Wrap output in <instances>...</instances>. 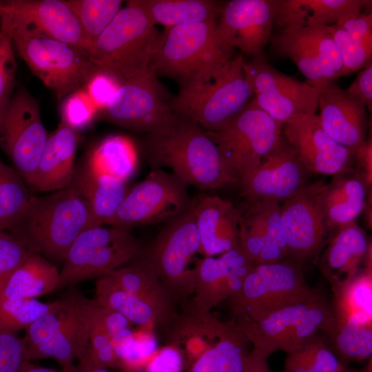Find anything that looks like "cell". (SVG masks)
I'll use <instances>...</instances> for the list:
<instances>
[{
  "label": "cell",
  "instance_id": "obj_1",
  "mask_svg": "<svg viewBox=\"0 0 372 372\" xmlns=\"http://www.w3.org/2000/svg\"><path fill=\"white\" fill-rule=\"evenodd\" d=\"M145 149L154 169L168 167L187 185L205 191L234 183L225 172L216 144L205 130L187 116L178 114L168 127L147 134Z\"/></svg>",
  "mask_w": 372,
  "mask_h": 372
},
{
  "label": "cell",
  "instance_id": "obj_2",
  "mask_svg": "<svg viewBox=\"0 0 372 372\" xmlns=\"http://www.w3.org/2000/svg\"><path fill=\"white\" fill-rule=\"evenodd\" d=\"M101 226L87 200L72 183L44 196H31L11 233L33 251L63 261L85 230Z\"/></svg>",
  "mask_w": 372,
  "mask_h": 372
},
{
  "label": "cell",
  "instance_id": "obj_3",
  "mask_svg": "<svg viewBox=\"0 0 372 372\" xmlns=\"http://www.w3.org/2000/svg\"><path fill=\"white\" fill-rule=\"evenodd\" d=\"M243 54L203 70L180 86L169 101L173 111L205 130L228 122L247 105L253 94L242 69Z\"/></svg>",
  "mask_w": 372,
  "mask_h": 372
},
{
  "label": "cell",
  "instance_id": "obj_4",
  "mask_svg": "<svg viewBox=\"0 0 372 372\" xmlns=\"http://www.w3.org/2000/svg\"><path fill=\"white\" fill-rule=\"evenodd\" d=\"M172 341L188 372H243L251 343L232 318L210 313L187 314L175 327Z\"/></svg>",
  "mask_w": 372,
  "mask_h": 372
},
{
  "label": "cell",
  "instance_id": "obj_5",
  "mask_svg": "<svg viewBox=\"0 0 372 372\" xmlns=\"http://www.w3.org/2000/svg\"><path fill=\"white\" fill-rule=\"evenodd\" d=\"M160 34L134 0L127 1L91 46L88 56L119 82L149 71Z\"/></svg>",
  "mask_w": 372,
  "mask_h": 372
},
{
  "label": "cell",
  "instance_id": "obj_6",
  "mask_svg": "<svg viewBox=\"0 0 372 372\" xmlns=\"http://www.w3.org/2000/svg\"><path fill=\"white\" fill-rule=\"evenodd\" d=\"M12 43L31 72L61 101L83 87L99 70L83 50L34 27H14Z\"/></svg>",
  "mask_w": 372,
  "mask_h": 372
},
{
  "label": "cell",
  "instance_id": "obj_7",
  "mask_svg": "<svg viewBox=\"0 0 372 372\" xmlns=\"http://www.w3.org/2000/svg\"><path fill=\"white\" fill-rule=\"evenodd\" d=\"M282 127L252 100L223 125L206 132L218 148L228 176L242 185L279 143Z\"/></svg>",
  "mask_w": 372,
  "mask_h": 372
},
{
  "label": "cell",
  "instance_id": "obj_8",
  "mask_svg": "<svg viewBox=\"0 0 372 372\" xmlns=\"http://www.w3.org/2000/svg\"><path fill=\"white\" fill-rule=\"evenodd\" d=\"M306 282L302 265L291 258L256 264L228 300L233 314L260 320L276 311L318 297Z\"/></svg>",
  "mask_w": 372,
  "mask_h": 372
},
{
  "label": "cell",
  "instance_id": "obj_9",
  "mask_svg": "<svg viewBox=\"0 0 372 372\" xmlns=\"http://www.w3.org/2000/svg\"><path fill=\"white\" fill-rule=\"evenodd\" d=\"M194 202L186 213L167 222L152 243L141 248L137 258L157 276L174 300L193 295L196 287L193 257L200 252Z\"/></svg>",
  "mask_w": 372,
  "mask_h": 372
},
{
  "label": "cell",
  "instance_id": "obj_10",
  "mask_svg": "<svg viewBox=\"0 0 372 372\" xmlns=\"http://www.w3.org/2000/svg\"><path fill=\"white\" fill-rule=\"evenodd\" d=\"M216 26L207 21L165 28L151 60L156 75L171 77L180 86L203 70L230 59L218 41Z\"/></svg>",
  "mask_w": 372,
  "mask_h": 372
},
{
  "label": "cell",
  "instance_id": "obj_11",
  "mask_svg": "<svg viewBox=\"0 0 372 372\" xmlns=\"http://www.w3.org/2000/svg\"><path fill=\"white\" fill-rule=\"evenodd\" d=\"M141 248L129 231L103 225L89 228L68 249L56 291L110 274L135 259Z\"/></svg>",
  "mask_w": 372,
  "mask_h": 372
},
{
  "label": "cell",
  "instance_id": "obj_12",
  "mask_svg": "<svg viewBox=\"0 0 372 372\" xmlns=\"http://www.w3.org/2000/svg\"><path fill=\"white\" fill-rule=\"evenodd\" d=\"M187 186L173 173L153 169L143 180L130 187L107 225L130 231L136 227L176 218L192 207L194 199Z\"/></svg>",
  "mask_w": 372,
  "mask_h": 372
},
{
  "label": "cell",
  "instance_id": "obj_13",
  "mask_svg": "<svg viewBox=\"0 0 372 372\" xmlns=\"http://www.w3.org/2000/svg\"><path fill=\"white\" fill-rule=\"evenodd\" d=\"M242 69L253 101L274 120L283 125L316 114L320 90L279 72L263 54L243 61Z\"/></svg>",
  "mask_w": 372,
  "mask_h": 372
},
{
  "label": "cell",
  "instance_id": "obj_14",
  "mask_svg": "<svg viewBox=\"0 0 372 372\" xmlns=\"http://www.w3.org/2000/svg\"><path fill=\"white\" fill-rule=\"evenodd\" d=\"M101 112L112 123L147 134L165 130L178 117L152 68L120 82L117 91Z\"/></svg>",
  "mask_w": 372,
  "mask_h": 372
},
{
  "label": "cell",
  "instance_id": "obj_15",
  "mask_svg": "<svg viewBox=\"0 0 372 372\" xmlns=\"http://www.w3.org/2000/svg\"><path fill=\"white\" fill-rule=\"evenodd\" d=\"M48 137L38 100L19 88L0 112V147L28 185L33 184Z\"/></svg>",
  "mask_w": 372,
  "mask_h": 372
},
{
  "label": "cell",
  "instance_id": "obj_16",
  "mask_svg": "<svg viewBox=\"0 0 372 372\" xmlns=\"http://www.w3.org/2000/svg\"><path fill=\"white\" fill-rule=\"evenodd\" d=\"M270 41L278 54L295 63L309 85L321 90L340 77L342 61L328 25H291Z\"/></svg>",
  "mask_w": 372,
  "mask_h": 372
},
{
  "label": "cell",
  "instance_id": "obj_17",
  "mask_svg": "<svg viewBox=\"0 0 372 372\" xmlns=\"http://www.w3.org/2000/svg\"><path fill=\"white\" fill-rule=\"evenodd\" d=\"M277 0H232L222 9L216 34L221 47L231 54L234 48L255 56L270 41Z\"/></svg>",
  "mask_w": 372,
  "mask_h": 372
},
{
  "label": "cell",
  "instance_id": "obj_18",
  "mask_svg": "<svg viewBox=\"0 0 372 372\" xmlns=\"http://www.w3.org/2000/svg\"><path fill=\"white\" fill-rule=\"evenodd\" d=\"M324 180L308 184L282 203V225L288 258L300 263L322 245L327 227L321 207Z\"/></svg>",
  "mask_w": 372,
  "mask_h": 372
},
{
  "label": "cell",
  "instance_id": "obj_19",
  "mask_svg": "<svg viewBox=\"0 0 372 372\" xmlns=\"http://www.w3.org/2000/svg\"><path fill=\"white\" fill-rule=\"evenodd\" d=\"M60 315L52 335L27 361L51 358L65 369L87 350L96 300L71 289L61 298Z\"/></svg>",
  "mask_w": 372,
  "mask_h": 372
},
{
  "label": "cell",
  "instance_id": "obj_20",
  "mask_svg": "<svg viewBox=\"0 0 372 372\" xmlns=\"http://www.w3.org/2000/svg\"><path fill=\"white\" fill-rule=\"evenodd\" d=\"M256 265L239 244L218 258L205 256L198 259L195 264L194 298L187 311L198 314L210 313L214 307L239 291Z\"/></svg>",
  "mask_w": 372,
  "mask_h": 372
},
{
  "label": "cell",
  "instance_id": "obj_21",
  "mask_svg": "<svg viewBox=\"0 0 372 372\" xmlns=\"http://www.w3.org/2000/svg\"><path fill=\"white\" fill-rule=\"evenodd\" d=\"M308 173L294 149L282 136L241 185L242 194L250 203L265 199L282 203L309 184Z\"/></svg>",
  "mask_w": 372,
  "mask_h": 372
},
{
  "label": "cell",
  "instance_id": "obj_22",
  "mask_svg": "<svg viewBox=\"0 0 372 372\" xmlns=\"http://www.w3.org/2000/svg\"><path fill=\"white\" fill-rule=\"evenodd\" d=\"M282 135L310 172L335 176L352 169L353 153L324 131L316 114L285 123Z\"/></svg>",
  "mask_w": 372,
  "mask_h": 372
},
{
  "label": "cell",
  "instance_id": "obj_23",
  "mask_svg": "<svg viewBox=\"0 0 372 372\" xmlns=\"http://www.w3.org/2000/svg\"><path fill=\"white\" fill-rule=\"evenodd\" d=\"M280 204L265 199L250 203L240 216L239 245L256 264L273 263L288 258L282 225Z\"/></svg>",
  "mask_w": 372,
  "mask_h": 372
},
{
  "label": "cell",
  "instance_id": "obj_24",
  "mask_svg": "<svg viewBox=\"0 0 372 372\" xmlns=\"http://www.w3.org/2000/svg\"><path fill=\"white\" fill-rule=\"evenodd\" d=\"M0 6L3 12L10 17L14 27L30 25L88 54L90 48L88 41L65 0L0 1Z\"/></svg>",
  "mask_w": 372,
  "mask_h": 372
},
{
  "label": "cell",
  "instance_id": "obj_25",
  "mask_svg": "<svg viewBox=\"0 0 372 372\" xmlns=\"http://www.w3.org/2000/svg\"><path fill=\"white\" fill-rule=\"evenodd\" d=\"M318 115L324 131L353 153L366 139V106L335 84L320 90Z\"/></svg>",
  "mask_w": 372,
  "mask_h": 372
},
{
  "label": "cell",
  "instance_id": "obj_26",
  "mask_svg": "<svg viewBox=\"0 0 372 372\" xmlns=\"http://www.w3.org/2000/svg\"><path fill=\"white\" fill-rule=\"evenodd\" d=\"M196 224L200 238V252L214 256L239 244L241 214L233 204L218 196L203 194L194 199Z\"/></svg>",
  "mask_w": 372,
  "mask_h": 372
},
{
  "label": "cell",
  "instance_id": "obj_27",
  "mask_svg": "<svg viewBox=\"0 0 372 372\" xmlns=\"http://www.w3.org/2000/svg\"><path fill=\"white\" fill-rule=\"evenodd\" d=\"M371 267V246L355 221L338 228L322 258L320 269L331 287Z\"/></svg>",
  "mask_w": 372,
  "mask_h": 372
},
{
  "label": "cell",
  "instance_id": "obj_28",
  "mask_svg": "<svg viewBox=\"0 0 372 372\" xmlns=\"http://www.w3.org/2000/svg\"><path fill=\"white\" fill-rule=\"evenodd\" d=\"M79 134L60 122L48 135L35 171L32 186L41 192L68 187L74 178Z\"/></svg>",
  "mask_w": 372,
  "mask_h": 372
},
{
  "label": "cell",
  "instance_id": "obj_29",
  "mask_svg": "<svg viewBox=\"0 0 372 372\" xmlns=\"http://www.w3.org/2000/svg\"><path fill=\"white\" fill-rule=\"evenodd\" d=\"M368 187L352 169L333 176L321 194V207L327 229L355 221L366 205Z\"/></svg>",
  "mask_w": 372,
  "mask_h": 372
},
{
  "label": "cell",
  "instance_id": "obj_30",
  "mask_svg": "<svg viewBox=\"0 0 372 372\" xmlns=\"http://www.w3.org/2000/svg\"><path fill=\"white\" fill-rule=\"evenodd\" d=\"M320 296L276 311L260 320L240 313L233 314V319L252 345V350L268 358L281 351L294 324Z\"/></svg>",
  "mask_w": 372,
  "mask_h": 372
},
{
  "label": "cell",
  "instance_id": "obj_31",
  "mask_svg": "<svg viewBox=\"0 0 372 372\" xmlns=\"http://www.w3.org/2000/svg\"><path fill=\"white\" fill-rule=\"evenodd\" d=\"M371 3L364 0H277L273 25H329Z\"/></svg>",
  "mask_w": 372,
  "mask_h": 372
},
{
  "label": "cell",
  "instance_id": "obj_32",
  "mask_svg": "<svg viewBox=\"0 0 372 372\" xmlns=\"http://www.w3.org/2000/svg\"><path fill=\"white\" fill-rule=\"evenodd\" d=\"M71 183L87 200L101 225L115 216L130 188L127 181L93 172L86 163L75 169Z\"/></svg>",
  "mask_w": 372,
  "mask_h": 372
},
{
  "label": "cell",
  "instance_id": "obj_33",
  "mask_svg": "<svg viewBox=\"0 0 372 372\" xmlns=\"http://www.w3.org/2000/svg\"><path fill=\"white\" fill-rule=\"evenodd\" d=\"M60 271L41 254L32 253L0 291V299L36 298L56 291Z\"/></svg>",
  "mask_w": 372,
  "mask_h": 372
},
{
  "label": "cell",
  "instance_id": "obj_34",
  "mask_svg": "<svg viewBox=\"0 0 372 372\" xmlns=\"http://www.w3.org/2000/svg\"><path fill=\"white\" fill-rule=\"evenodd\" d=\"M94 300L102 307L122 314L132 324L168 327L173 322L156 308L123 289L109 274L97 279Z\"/></svg>",
  "mask_w": 372,
  "mask_h": 372
},
{
  "label": "cell",
  "instance_id": "obj_35",
  "mask_svg": "<svg viewBox=\"0 0 372 372\" xmlns=\"http://www.w3.org/2000/svg\"><path fill=\"white\" fill-rule=\"evenodd\" d=\"M127 292L136 296L165 314L172 320L177 317L174 300L157 276L140 259L109 274Z\"/></svg>",
  "mask_w": 372,
  "mask_h": 372
},
{
  "label": "cell",
  "instance_id": "obj_36",
  "mask_svg": "<svg viewBox=\"0 0 372 372\" xmlns=\"http://www.w3.org/2000/svg\"><path fill=\"white\" fill-rule=\"evenodd\" d=\"M155 24L169 28L177 25L215 21L220 15V3L209 0H134Z\"/></svg>",
  "mask_w": 372,
  "mask_h": 372
},
{
  "label": "cell",
  "instance_id": "obj_37",
  "mask_svg": "<svg viewBox=\"0 0 372 372\" xmlns=\"http://www.w3.org/2000/svg\"><path fill=\"white\" fill-rule=\"evenodd\" d=\"M331 287L335 322L354 320L372 324L371 267H366L349 280Z\"/></svg>",
  "mask_w": 372,
  "mask_h": 372
},
{
  "label": "cell",
  "instance_id": "obj_38",
  "mask_svg": "<svg viewBox=\"0 0 372 372\" xmlns=\"http://www.w3.org/2000/svg\"><path fill=\"white\" fill-rule=\"evenodd\" d=\"M85 163L93 172L128 181L137 169L136 147L126 136H109L93 148Z\"/></svg>",
  "mask_w": 372,
  "mask_h": 372
},
{
  "label": "cell",
  "instance_id": "obj_39",
  "mask_svg": "<svg viewBox=\"0 0 372 372\" xmlns=\"http://www.w3.org/2000/svg\"><path fill=\"white\" fill-rule=\"evenodd\" d=\"M328 337L331 349L344 366L371 357L372 325L352 320L334 322Z\"/></svg>",
  "mask_w": 372,
  "mask_h": 372
},
{
  "label": "cell",
  "instance_id": "obj_40",
  "mask_svg": "<svg viewBox=\"0 0 372 372\" xmlns=\"http://www.w3.org/2000/svg\"><path fill=\"white\" fill-rule=\"evenodd\" d=\"M344 366L325 338L316 333L288 353L284 372H342Z\"/></svg>",
  "mask_w": 372,
  "mask_h": 372
},
{
  "label": "cell",
  "instance_id": "obj_41",
  "mask_svg": "<svg viewBox=\"0 0 372 372\" xmlns=\"http://www.w3.org/2000/svg\"><path fill=\"white\" fill-rule=\"evenodd\" d=\"M25 182L14 167L0 160V231L11 232L31 197Z\"/></svg>",
  "mask_w": 372,
  "mask_h": 372
},
{
  "label": "cell",
  "instance_id": "obj_42",
  "mask_svg": "<svg viewBox=\"0 0 372 372\" xmlns=\"http://www.w3.org/2000/svg\"><path fill=\"white\" fill-rule=\"evenodd\" d=\"M334 322L333 309L321 295L294 324L282 343L281 351L291 353L318 331L329 336L333 330Z\"/></svg>",
  "mask_w": 372,
  "mask_h": 372
},
{
  "label": "cell",
  "instance_id": "obj_43",
  "mask_svg": "<svg viewBox=\"0 0 372 372\" xmlns=\"http://www.w3.org/2000/svg\"><path fill=\"white\" fill-rule=\"evenodd\" d=\"M65 1L76 17L90 48L122 8L123 3L121 0Z\"/></svg>",
  "mask_w": 372,
  "mask_h": 372
},
{
  "label": "cell",
  "instance_id": "obj_44",
  "mask_svg": "<svg viewBox=\"0 0 372 372\" xmlns=\"http://www.w3.org/2000/svg\"><path fill=\"white\" fill-rule=\"evenodd\" d=\"M56 304V301L43 302L37 298L0 299V331L17 334L52 309Z\"/></svg>",
  "mask_w": 372,
  "mask_h": 372
},
{
  "label": "cell",
  "instance_id": "obj_45",
  "mask_svg": "<svg viewBox=\"0 0 372 372\" xmlns=\"http://www.w3.org/2000/svg\"><path fill=\"white\" fill-rule=\"evenodd\" d=\"M87 353L96 366L121 370L120 359L101 320L97 302L92 316Z\"/></svg>",
  "mask_w": 372,
  "mask_h": 372
},
{
  "label": "cell",
  "instance_id": "obj_46",
  "mask_svg": "<svg viewBox=\"0 0 372 372\" xmlns=\"http://www.w3.org/2000/svg\"><path fill=\"white\" fill-rule=\"evenodd\" d=\"M342 61L341 76L362 70L371 62L372 50L355 41L350 35L336 24L328 25Z\"/></svg>",
  "mask_w": 372,
  "mask_h": 372
},
{
  "label": "cell",
  "instance_id": "obj_47",
  "mask_svg": "<svg viewBox=\"0 0 372 372\" xmlns=\"http://www.w3.org/2000/svg\"><path fill=\"white\" fill-rule=\"evenodd\" d=\"M97 112V108L82 87L63 99L61 121L78 132L91 124Z\"/></svg>",
  "mask_w": 372,
  "mask_h": 372
},
{
  "label": "cell",
  "instance_id": "obj_48",
  "mask_svg": "<svg viewBox=\"0 0 372 372\" xmlns=\"http://www.w3.org/2000/svg\"><path fill=\"white\" fill-rule=\"evenodd\" d=\"M33 252L11 232L0 231V291L13 272Z\"/></svg>",
  "mask_w": 372,
  "mask_h": 372
},
{
  "label": "cell",
  "instance_id": "obj_49",
  "mask_svg": "<svg viewBox=\"0 0 372 372\" xmlns=\"http://www.w3.org/2000/svg\"><path fill=\"white\" fill-rule=\"evenodd\" d=\"M119 84L114 76L99 70L83 88L98 111L101 112L109 103L117 91Z\"/></svg>",
  "mask_w": 372,
  "mask_h": 372
},
{
  "label": "cell",
  "instance_id": "obj_50",
  "mask_svg": "<svg viewBox=\"0 0 372 372\" xmlns=\"http://www.w3.org/2000/svg\"><path fill=\"white\" fill-rule=\"evenodd\" d=\"M25 353L22 338L15 333L0 331V372H17L25 361Z\"/></svg>",
  "mask_w": 372,
  "mask_h": 372
},
{
  "label": "cell",
  "instance_id": "obj_51",
  "mask_svg": "<svg viewBox=\"0 0 372 372\" xmlns=\"http://www.w3.org/2000/svg\"><path fill=\"white\" fill-rule=\"evenodd\" d=\"M344 29L356 42L372 50V14H362L360 11L351 12L336 23Z\"/></svg>",
  "mask_w": 372,
  "mask_h": 372
},
{
  "label": "cell",
  "instance_id": "obj_52",
  "mask_svg": "<svg viewBox=\"0 0 372 372\" xmlns=\"http://www.w3.org/2000/svg\"><path fill=\"white\" fill-rule=\"evenodd\" d=\"M144 372H181L183 363L178 350L169 344L149 356Z\"/></svg>",
  "mask_w": 372,
  "mask_h": 372
},
{
  "label": "cell",
  "instance_id": "obj_53",
  "mask_svg": "<svg viewBox=\"0 0 372 372\" xmlns=\"http://www.w3.org/2000/svg\"><path fill=\"white\" fill-rule=\"evenodd\" d=\"M346 92L367 107H372V63L367 64L360 70L358 75L345 90Z\"/></svg>",
  "mask_w": 372,
  "mask_h": 372
},
{
  "label": "cell",
  "instance_id": "obj_54",
  "mask_svg": "<svg viewBox=\"0 0 372 372\" xmlns=\"http://www.w3.org/2000/svg\"><path fill=\"white\" fill-rule=\"evenodd\" d=\"M354 158L358 163V172L363 177L367 187L372 182V141L366 139L364 143L353 152Z\"/></svg>",
  "mask_w": 372,
  "mask_h": 372
},
{
  "label": "cell",
  "instance_id": "obj_55",
  "mask_svg": "<svg viewBox=\"0 0 372 372\" xmlns=\"http://www.w3.org/2000/svg\"><path fill=\"white\" fill-rule=\"evenodd\" d=\"M16 70L0 61V112L10 99Z\"/></svg>",
  "mask_w": 372,
  "mask_h": 372
},
{
  "label": "cell",
  "instance_id": "obj_56",
  "mask_svg": "<svg viewBox=\"0 0 372 372\" xmlns=\"http://www.w3.org/2000/svg\"><path fill=\"white\" fill-rule=\"evenodd\" d=\"M267 359L251 349L247 357L243 372H271Z\"/></svg>",
  "mask_w": 372,
  "mask_h": 372
},
{
  "label": "cell",
  "instance_id": "obj_57",
  "mask_svg": "<svg viewBox=\"0 0 372 372\" xmlns=\"http://www.w3.org/2000/svg\"><path fill=\"white\" fill-rule=\"evenodd\" d=\"M78 360L77 364L62 369V372H110L107 369L93 364L87 355V350Z\"/></svg>",
  "mask_w": 372,
  "mask_h": 372
},
{
  "label": "cell",
  "instance_id": "obj_58",
  "mask_svg": "<svg viewBox=\"0 0 372 372\" xmlns=\"http://www.w3.org/2000/svg\"><path fill=\"white\" fill-rule=\"evenodd\" d=\"M17 372H62L54 369L45 367L32 364L30 361H24L21 364Z\"/></svg>",
  "mask_w": 372,
  "mask_h": 372
},
{
  "label": "cell",
  "instance_id": "obj_59",
  "mask_svg": "<svg viewBox=\"0 0 372 372\" xmlns=\"http://www.w3.org/2000/svg\"><path fill=\"white\" fill-rule=\"evenodd\" d=\"M371 364H369L363 369H349L347 366H344L342 372H371Z\"/></svg>",
  "mask_w": 372,
  "mask_h": 372
},
{
  "label": "cell",
  "instance_id": "obj_60",
  "mask_svg": "<svg viewBox=\"0 0 372 372\" xmlns=\"http://www.w3.org/2000/svg\"><path fill=\"white\" fill-rule=\"evenodd\" d=\"M2 14H3V11H2L1 8V6H0V20H1V18L2 17Z\"/></svg>",
  "mask_w": 372,
  "mask_h": 372
},
{
  "label": "cell",
  "instance_id": "obj_61",
  "mask_svg": "<svg viewBox=\"0 0 372 372\" xmlns=\"http://www.w3.org/2000/svg\"><path fill=\"white\" fill-rule=\"evenodd\" d=\"M134 372H144V371L143 370H138V371H136Z\"/></svg>",
  "mask_w": 372,
  "mask_h": 372
}]
</instances>
